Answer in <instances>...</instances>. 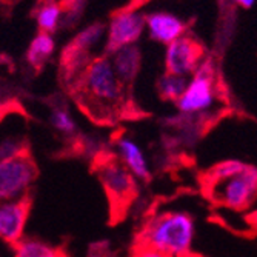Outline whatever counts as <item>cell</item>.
<instances>
[{
  "instance_id": "cell-1",
  "label": "cell",
  "mask_w": 257,
  "mask_h": 257,
  "mask_svg": "<svg viewBox=\"0 0 257 257\" xmlns=\"http://www.w3.org/2000/svg\"><path fill=\"white\" fill-rule=\"evenodd\" d=\"M69 94L96 122H114L126 111V88L115 74L108 56L92 59L69 85Z\"/></svg>"
},
{
  "instance_id": "cell-2",
  "label": "cell",
  "mask_w": 257,
  "mask_h": 257,
  "mask_svg": "<svg viewBox=\"0 0 257 257\" xmlns=\"http://www.w3.org/2000/svg\"><path fill=\"white\" fill-rule=\"evenodd\" d=\"M196 239V220L182 209H167L151 214L140 226L136 245L156 249L168 257L190 252Z\"/></svg>"
},
{
  "instance_id": "cell-3",
  "label": "cell",
  "mask_w": 257,
  "mask_h": 257,
  "mask_svg": "<svg viewBox=\"0 0 257 257\" xmlns=\"http://www.w3.org/2000/svg\"><path fill=\"white\" fill-rule=\"evenodd\" d=\"M94 171L109 197L111 206L119 211H125L139 193V180L136 176L112 151L96 154Z\"/></svg>"
},
{
  "instance_id": "cell-4",
  "label": "cell",
  "mask_w": 257,
  "mask_h": 257,
  "mask_svg": "<svg viewBox=\"0 0 257 257\" xmlns=\"http://www.w3.org/2000/svg\"><path fill=\"white\" fill-rule=\"evenodd\" d=\"M206 194L214 203L232 211H243L257 199V168L248 165L222 182L206 185Z\"/></svg>"
},
{
  "instance_id": "cell-5",
  "label": "cell",
  "mask_w": 257,
  "mask_h": 257,
  "mask_svg": "<svg viewBox=\"0 0 257 257\" xmlns=\"http://www.w3.org/2000/svg\"><path fill=\"white\" fill-rule=\"evenodd\" d=\"M39 168L30 153L0 160V199H27L37 180Z\"/></svg>"
},
{
  "instance_id": "cell-6",
  "label": "cell",
  "mask_w": 257,
  "mask_h": 257,
  "mask_svg": "<svg viewBox=\"0 0 257 257\" xmlns=\"http://www.w3.org/2000/svg\"><path fill=\"white\" fill-rule=\"evenodd\" d=\"M105 33L103 23H92L86 30L79 33L73 42H69L60 57V76L62 80L69 86L80 74L83 69L89 65L91 56L89 50L91 46H94L102 34Z\"/></svg>"
},
{
  "instance_id": "cell-7",
  "label": "cell",
  "mask_w": 257,
  "mask_h": 257,
  "mask_svg": "<svg viewBox=\"0 0 257 257\" xmlns=\"http://www.w3.org/2000/svg\"><path fill=\"white\" fill-rule=\"evenodd\" d=\"M216 83L214 66L211 60H205L194 73V79L190 82L183 96L176 102L177 108L188 115L208 111L216 100Z\"/></svg>"
},
{
  "instance_id": "cell-8",
  "label": "cell",
  "mask_w": 257,
  "mask_h": 257,
  "mask_svg": "<svg viewBox=\"0 0 257 257\" xmlns=\"http://www.w3.org/2000/svg\"><path fill=\"white\" fill-rule=\"evenodd\" d=\"M205 54V45L197 37L183 34L168 45L165 57L167 73L188 77L199 69Z\"/></svg>"
},
{
  "instance_id": "cell-9",
  "label": "cell",
  "mask_w": 257,
  "mask_h": 257,
  "mask_svg": "<svg viewBox=\"0 0 257 257\" xmlns=\"http://www.w3.org/2000/svg\"><path fill=\"white\" fill-rule=\"evenodd\" d=\"M145 16L136 10H122L112 14L108 25V40L105 45V56H112L123 46L133 45L142 36L145 28Z\"/></svg>"
},
{
  "instance_id": "cell-10",
  "label": "cell",
  "mask_w": 257,
  "mask_h": 257,
  "mask_svg": "<svg viewBox=\"0 0 257 257\" xmlns=\"http://www.w3.org/2000/svg\"><path fill=\"white\" fill-rule=\"evenodd\" d=\"M31 211V200L14 199L0 203V239L10 246H16L25 239V231Z\"/></svg>"
},
{
  "instance_id": "cell-11",
  "label": "cell",
  "mask_w": 257,
  "mask_h": 257,
  "mask_svg": "<svg viewBox=\"0 0 257 257\" xmlns=\"http://www.w3.org/2000/svg\"><path fill=\"white\" fill-rule=\"evenodd\" d=\"M114 154L123 163V165L136 176L139 182H150L151 180V167L150 162L144 153V150L139 147L134 139L126 134H119L114 137Z\"/></svg>"
},
{
  "instance_id": "cell-12",
  "label": "cell",
  "mask_w": 257,
  "mask_h": 257,
  "mask_svg": "<svg viewBox=\"0 0 257 257\" xmlns=\"http://www.w3.org/2000/svg\"><path fill=\"white\" fill-rule=\"evenodd\" d=\"M147 27L153 40L170 45L185 34L188 25L179 17L168 13H153L145 16Z\"/></svg>"
},
{
  "instance_id": "cell-13",
  "label": "cell",
  "mask_w": 257,
  "mask_h": 257,
  "mask_svg": "<svg viewBox=\"0 0 257 257\" xmlns=\"http://www.w3.org/2000/svg\"><path fill=\"white\" fill-rule=\"evenodd\" d=\"M111 62L120 82L125 85L126 89H130L134 85L140 65H142V53H140V48L136 43L123 46V48L112 54Z\"/></svg>"
},
{
  "instance_id": "cell-14",
  "label": "cell",
  "mask_w": 257,
  "mask_h": 257,
  "mask_svg": "<svg viewBox=\"0 0 257 257\" xmlns=\"http://www.w3.org/2000/svg\"><path fill=\"white\" fill-rule=\"evenodd\" d=\"M13 257H68L62 248L37 237H25L13 246Z\"/></svg>"
},
{
  "instance_id": "cell-15",
  "label": "cell",
  "mask_w": 257,
  "mask_h": 257,
  "mask_svg": "<svg viewBox=\"0 0 257 257\" xmlns=\"http://www.w3.org/2000/svg\"><path fill=\"white\" fill-rule=\"evenodd\" d=\"M53 53H54L53 37L50 36V33L40 31L30 43V48L27 51V60L36 71H40L45 66V63L48 62V59L53 56Z\"/></svg>"
},
{
  "instance_id": "cell-16",
  "label": "cell",
  "mask_w": 257,
  "mask_h": 257,
  "mask_svg": "<svg viewBox=\"0 0 257 257\" xmlns=\"http://www.w3.org/2000/svg\"><path fill=\"white\" fill-rule=\"evenodd\" d=\"M190 82L186 80L185 76H177L171 73H165L157 82V92L163 100L177 102L183 92L188 88Z\"/></svg>"
},
{
  "instance_id": "cell-17",
  "label": "cell",
  "mask_w": 257,
  "mask_h": 257,
  "mask_svg": "<svg viewBox=\"0 0 257 257\" xmlns=\"http://www.w3.org/2000/svg\"><path fill=\"white\" fill-rule=\"evenodd\" d=\"M50 123L57 133H60L65 137L71 139V137H76V134H77V125H76L74 119L71 117V114H69L65 108H54L51 111Z\"/></svg>"
},
{
  "instance_id": "cell-18",
  "label": "cell",
  "mask_w": 257,
  "mask_h": 257,
  "mask_svg": "<svg viewBox=\"0 0 257 257\" xmlns=\"http://www.w3.org/2000/svg\"><path fill=\"white\" fill-rule=\"evenodd\" d=\"M62 5H57L56 2H46L43 4L37 11V23L40 31L53 33L57 28V22L60 17Z\"/></svg>"
},
{
  "instance_id": "cell-19",
  "label": "cell",
  "mask_w": 257,
  "mask_h": 257,
  "mask_svg": "<svg viewBox=\"0 0 257 257\" xmlns=\"http://www.w3.org/2000/svg\"><path fill=\"white\" fill-rule=\"evenodd\" d=\"M28 153L25 140L14 139V137H5L2 140V147H0V160H7L20 154Z\"/></svg>"
},
{
  "instance_id": "cell-20",
  "label": "cell",
  "mask_w": 257,
  "mask_h": 257,
  "mask_svg": "<svg viewBox=\"0 0 257 257\" xmlns=\"http://www.w3.org/2000/svg\"><path fill=\"white\" fill-rule=\"evenodd\" d=\"M130 257H168V255L162 254V252H159V251H156V249L142 246V245H134L133 252H131Z\"/></svg>"
},
{
  "instance_id": "cell-21",
  "label": "cell",
  "mask_w": 257,
  "mask_h": 257,
  "mask_svg": "<svg viewBox=\"0 0 257 257\" xmlns=\"http://www.w3.org/2000/svg\"><path fill=\"white\" fill-rule=\"evenodd\" d=\"M76 5H80V0H63V2H62V7H63L65 10L74 8Z\"/></svg>"
},
{
  "instance_id": "cell-22",
  "label": "cell",
  "mask_w": 257,
  "mask_h": 257,
  "mask_svg": "<svg viewBox=\"0 0 257 257\" xmlns=\"http://www.w3.org/2000/svg\"><path fill=\"white\" fill-rule=\"evenodd\" d=\"M236 2L242 7V8H251L254 5L255 0H236Z\"/></svg>"
},
{
  "instance_id": "cell-23",
  "label": "cell",
  "mask_w": 257,
  "mask_h": 257,
  "mask_svg": "<svg viewBox=\"0 0 257 257\" xmlns=\"http://www.w3.org/2000/svg\"><path fill=\"white\" fill-rule=\"evenodd\" d=\"M94 257H128V255H122V254H112V252H102L99 255H94Z\"/></svg>"
},
{
  "instance_id": "cell-24",
  "label": "cell",
  "mask_w": 257,
  "mask_h": 257,
  "mask_svg": "<svg viewBox=\"0 0 257 257\" xmlns=\"http://www.w3.org/2000/svg\"><path fill=\"white\" fill-rule=\"evenodd\" d=\"M180 257H202L200 254H196V252H193V251H190V252H186V254H183V255H180Z\"/></svg>"
}]
</instances>
